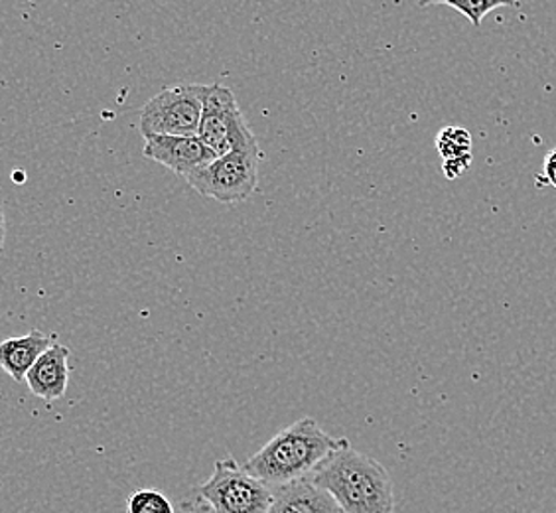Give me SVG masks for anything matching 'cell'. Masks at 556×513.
<instances>
[{"label": "cell", "mask_w": 556, "mask_h": 513, "mask_svg": "<svg viewBox=\"0 0 556 513\" xmlns=\"http://www.w3.org/2000/svg\"><path fill=\"white\" fill-rule=\"evenodd\" d=\"M178 513H214V510L207 505V503L198 496V498H193V500H188V502H182L180 505V512Z\"/></svg>", "instance_id": "15"}, {"label": "cell", "mask_w": 556, "mask_h": 513, "mask_svg": "<svg viewBox=\"0 0 556 513\" xmlns=\"http://www.w3.org/2000/svg\"><path fill=\"white\" fill-rule=\"evenodd\" d=\"M345 445L350 442L333 439L314 418L304 417L275 435L243 466L268 486H282L308 478L324 460Z\"/></svg>", "instance_id": "2"}, {"label": "cell", "mask_w": 556, "mask_h": 513, "mask_svg": "<svg viewBox=\"0 0 556 513\" xmlns=\"http://www.w3.org/2000/svg\"><path fill=\"white\" fill-rule=\"evenodd\" d=\"M275 486L258 480L236 459L217 460L214 474L198 488V496L214 513H267Z\"/></svg>", "instance_id": "3"}, {"label": "cell", "mask_w": 556, "mask_h": 513, "mask_svg": "<svg viewBox=\"0 0 556 513\" xmlns=\"http://www.w3.org/2000/svg\"><path fill=\"white\" fill-rule=\"evenodd\" d=\"M28 2H36V0H28Z\"/></svg>", "instance_id": "17"}, {"label": "cell", "mask_w": 556, "mask_h": 513, "mask_svg": "<svg viewBox=\"0 0 556 513\" xmlns=\"http://www.w3.org/2000/svg\"><path fill=\"white\" fill-rule=\"evenodd\" d=\"M539 180L556 188V149L551 150V152L546 154L545 164H543V174L539 176Z\"/></svg>", "instance_id": "14"}, {"label": "cell", "mask_w": 556, "mask_h": 513, "mask_svg": "<svg viewBox=\"0 0 556 513\" xmlns=\"http://www.w3.org/2000/svg\"><path fill=\"white\" fill-rule=\"evenodd\" d=\"M129 513H178L170 498L156 490H139L130 493L129 503H127Z\"/></svg>", "instance_id": "13"}, {"label": "cell", "mask_w": 556, "mask_h": 513, "mask_svg": "<svg viewBox=\"0 0 556 513\" xmlns=\"http://www.w3.org/2000/svg\"><path fill=\"white\" fill-rule=\"evenodd\" d=\"M198 137L212 150L215 159L231 150L258 145L253 130L247 125L241 109L237 105L236 93L229 87L219 84L207 86Z\"/></svg>", "instance_id": "6"}, {"label": "cell", "mask_w": 556, "mask_h": 513, "mask_svg": "<svg viewBox=\"0 0 556 513\" xmlns=\"http://www.w3.org/2000/svg\"><path fill=\"white\" fill-rule=\"evenodd\" d=\"M4 237H7V220H4V210L0 205V253H2V246H4Z\"/></svg>", "instance_id": "16"}, {"label": "cell", "mask_w": 556, "mask_h": 513, "mask_svg": "<svg viewBox=\"0 0 556 513\" xmlns=\"http://www.w3.org/2000/svg\"><path fill=\"white\" fill-rule=\"evenodd\" d=\"M437 150L444 162L471 159L470 133L458 127L440 130L439 137H437Z\"/></svg>", "instance_id": "12"}, {"label": "cell", "mask_w": 556, "mask_h": 513, "mask_svg": "<svg viewBox=\"0 0 556 513\" xmlns=\"http://www.w3.org/2000/svg\"><path fill=\"white\" fill-rule=\"evenodd\" d=\"M70 350L62 343L54 342L38 358V362L30 367L24 377L28 389L34 396L52 403L55 399L65 396L67 381H70Z\"/></svg>", "instance_id": "9"}, {"label": "cell", "mask_w": 556, "mask_h": 513, "mask_svg": "<svg viewBox=\"0 0 556 513\" xmlns=\"http://www.w3.org/2000/svg\"><path fill=\"white\" fill-rule=\"evenodd\" d=\"M207 86L176 84L164 87L140 111V133L150 135H198Z\"/></svg>", "instance_id": "5"}, {"label": "cell", "mask_w": 556, "mask_h": 513, "mask_svg": "<svg viewBox=\"0 0 556 513\" xmlns=\"http://www.w3.org/2000/svg\"><path fill=\"white\" fill-rule=\"evenodd\" d=\"M263 152L255 147L231 150L217 157L205 168L195 172L186 183L205 198L222 203L245 202L258 188V162Z\"/></svg>", "instance_id": "4"}, {"label": "cell", "mask_w": 556, "mask_h": 513, "mask_svg": "<svg viewBox=\"0 0 556 513\" xmlns=\"http://www.w3.org/2000/svg\"><path fill=\"white\" fill-rule=\"evenodd\" d=\"M54 342V336L40 330L28 331L21 338L2 340L0 342V367L11 375L14 381H22L30 372V367L38 362V358Z\"/></svg>", "instance_id": "10"}, {"label": "cell", "mask_w": 556, "mask_h": 513, "mask_svg": "<svg viewBox=\"0 0 556 513\" xmlns=\"http://www.w3.org/2000/svg\"><path fill=\"white\" fill-rule=\"evenodd\" d=\"M142 154L149 161L159 162L168 171L182 176L184 180L205 168L215 157L198 135L176 137V135H150L144 137Z\"/></svg>", "instance_id": "7"}, {"label": "cell", "mask_w": 556, "mask_h": 513, "mask_svg": "<svg viewBox=\"0 0 556 513\" xmlns=\"http://www.w3.org/2000/svg\"><path fill=\"white\" fill-rule=\"evenodd\" d=\"M267 513H345L330 493L308 478L275 486Z\"/></svg>", "instance_id": "8"}, {"label": "cell", "mask_w": 556, "mask_h": 513, "mask_svg": "<svg viewBox=\"0 0 556 513\" xmlns=\"http://www.w3.org/2000/svg\"><path fill=\"white\" fill-rule=\"evenodd\" d=\"M311 480L345 513H393L395 492L386 466L345 445L312 472Z\"/></svg>", "instance_id": "1"}, {"label": "cell", "mask_w": 556, "mask_h": 513, "mask_svg": "<svg viewBox=\"0 0 556 513\" xmlns=\"http://www.w3.org/2000/svg\"><path fill=\"white\" fill-rule=\"evenodd\" d=\"M422 9L434 7V4H446L450 9L460 12L473 26H480L483 18L502 7H519L517 0H418Z\"/></svg>", "instance_id": "11"}]
</instances>
